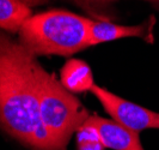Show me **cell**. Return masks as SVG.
Listing matches in <instances>:
<instances>
[{"mask_svg": "<svg viewBox=\"0 0 159 150\" xmlns=\"http://www.w3.org/2000/svg\"><path fill=\"white\" fill-rule=\"evenodd\" d=\"M115 0H81V4H85V5H96V4H107V2H111ZM143 1H147V2H151L153 5L158 6L159 7V0H143Z\"/></svg>", "mask_w": 159, "mask_h": 150, "instance_id": "10", "label": "cell"}, {"mask_svg": "<svg viewBox=\"0 0 159 150\" xmlns=\"http://www.w3.org/2000/svg\"><path fill=\"white\" fill-rule=\"evenodd\" d=\"M22 2H24L25 5H28L29 7L32 6H37V5H42V4H46L50 0H20Z\"/></svg>", "mask_w": 159, "mask_h": 150, "instance_id": "11", "label": "cell"}, {"mask_svg": "<svg viewBox=\"0 0 159 150\" xmlns=\"http://www.w3.org/2000/svg\"><path fill=\"white\" fill-rule=\"evenodd\" d=\"M41 121L56 150H66L72 134L91 115L77 96L68 91L39 63L36 69Z\"/></svg>", "mask_w": 159, "mask_h": 150, "instance_id": "3", "label": "cell"}, {"mask_svg": "<svg viewBox=\"0 0 159 150\" xmlns=\"http://www.w3.org/2000/svg\"><path fill=\"white\" fill-rule=\"evenodd\" d=\"M39 61L19 41L0 31V126L31 150H56L39 112Z\"/></svg>", "mask_w": 159, "mask_h": 150, "instance_id": "1", "label": "cell"}, {"mask_svg": "<svg viewBox=\"0 0 159 150\" xmlns=\"http://www.w3.org/2000/svg\"><path fill=\"white\" fill-rule=\"evenodd\" d=\"M92 21L65 10L44 11L23 24L18 41L35 56H70L89 47Z\"/></svg>", "mask_w": 159, "mask_h": 150, "instance_id": "2", "label": "cell"}, {"mask_svg": "<svg viewBox=\"0 0 159 150\" xmlns=\"http://www.w3.org/2000/svg\"><path fill=\"white\" fill-rule=\"evenodd\" d=\"M77 149L78 150H104L105 147L102 141H96V142H86V143H77Z\"/></svg>", "mask_w": 159, "mask_h": 150, "instance_id": "9", "label": "cell"}, {"mask_svg": "<svg viewBox=\"0 0 159 150\" xmlns=\"http://www.w3.org/2000/svg\"><path fill=\"white\" fill-rule=\"evenodd\" d=\"M91 93L101 102L104 109L109 113L112 120H115L123 127L138 133L147 128L159 130L158 112L150 111L143 106L122 99L97 84L92 87Z\"/></svg>", "mask_w": 159, "mask_h": 150, "instance_id": "4", "label": "cell"}, {"mask_svg": "<svg viewBox=\"0 0 159 150\" xmlns=\"http://www.w3.org/2000/svg\"><path fill=\"white\" fill-rule=\"evenodd\" d=\"M74 1H77L78 4H81V0H74Z\"/></svg>", "mask_w": 159, "mask_h": 150, "instance_id": "12", "label": "cell"}, {"mask_svg": "<svg viewBox=\"0 0 159 150\" xmlns=\"http://www.w3.org/2000/svg\"><path fill=\"white\" fill-rule=\"evenodd\" d=\"M128 37H152V24L145 22L138 25H120L108 21H92L89 30V47Z\"/></svg>", "mask_w": 159, "mask_h": 150, "instance_id": "6", "label": "cell"}, {"mask_svg": "<svg viewBox=\"0 0 159 150\" xmlns=\"http://www.w3.org/2000/svg\"><path fill=\"white\" fill-rule=\"evenodd\" d=\"M60 82L72 94H80L95 85L93 75L88 64L80 59H70L60 71Z\"/></svg>", "mask_w": 159, "mask_h": 150, "instance_id": "7", "label": "cell"}, {"mask_svg": "<svg viewBox=\"0 0 159 150\" xmlns=\"http://www.w3.org/2000/svg\"><path fill=\"white\" fill-rule=\"evenodd\" d=\"M85 123L97 128L105 148L112 150H145L140 143L139 133L123 127L115 120L90 115Z\"/></svg>", "mask_w": 159, "mask_h": 150, "instance_id": "5", "label": "cell"}, {"mask_svg": "<svg viewBox=\"0 0 159 150\" xmlns=\"http://www.w3.org/2000/svg\"><path fill=\"white\" fill-rule=\"evenodd\" d=\"M31 16V7L20 0H0V29L18 32Z\"/></svg>", "mask_w": 159, "mask_h": 150, "instance_id": "8", "label": "cell"}]
</instances>
